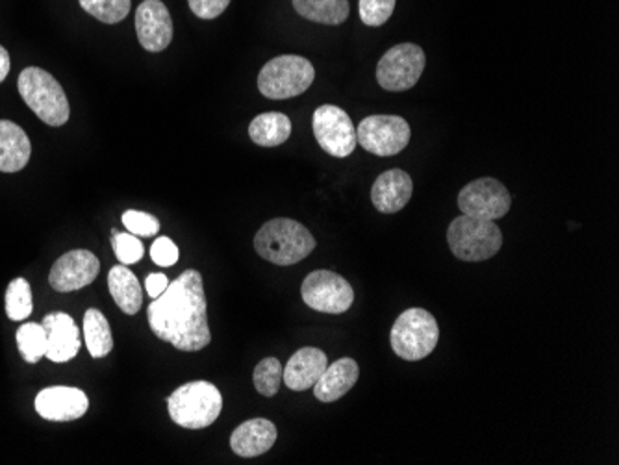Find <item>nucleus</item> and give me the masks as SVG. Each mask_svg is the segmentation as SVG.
<instances>
[{
  "label": "nucleus",
  "mask_w": 619,
  "mask_h": 465,
  "mask_svg": "<svg viewBox=\"0 0 619 465\" xmlns=\"http://www.w3.org/2000/svg\"><path fill=\"white\" fill-rule=\"evenodd\" d=\"M156 338L184 353H197L211 342L203 274L187 269L147 308Z\"/></svg>",
  "instance_id": "nucleus-1"
},
{
  "label": "nucleus",
  "mask_w": 619,
  "mask_h": 465,
  "mask_svg": "<svg viewBox=\"0 0 619 465\" xmlns=\"http://www.w3.org/2000/svg\"><path fill=\"white\" fill-rule=\"evenodd\" d=\"M254 248L275 266H293L314 253L316 240L304 224L293 219L267 221L254 236Z\"/></svg>",
  "instance_id": "nucleus-2"
},
{
  "label": "nucleus",
  "mask_w": 619,
  "mask_h": 465,
  "mask_svg": "<svg viewBox=\"0 0 619 465\" xmlns=\"http://www.w3.org/2000/svg\"><path fill=\"white\" fill-rule=\"evenodd\" d=\"M169 416L179 427L190 430L208 428L217 421L223 409V395L206 380L180 386L169 395Z\"/></svg>",
  "instance_id": "nucleus-3"
},
{
  "label": "nucleus",
  "mask_w": 619,
  "mask_h": 465,
  "mask_svg": "<svg viewBox=\"0 0 619 465\" xmlns=\"http://www.w3.org/2000/svg\"><path fill=\"white\" fill-rule=\"evenodd\" d=\"M438 342H440L438 321L430 311L423 308L404 310L391 327V348L403 360L420 362L427 358Z\"/></svg>",
  "instance_id": "nucleus-4"
},
{
  "label": "nucleus",
  "mask_w": 619,
  "mask_h": 465,
  "mask_svg": "<svg viewBox=\"0 0 619 465\" xmlns=\"http://www.w3.org/2000/svg\"><path fill=\"white\" fill-rule=\"evenodd\" d=\"M20 94L32 112L50 126H62L71 115L68 95L45 69L28 68L20 75Z\"/></svg>",
  "instance_id": "nucleus-5"
},
{
  "label": "nucleus",
  "mask_w": 619,
  "mask_h": 465,
  "mask_svg": "<svg viewBox=\"0 0 619 465\" xmlns=\"http://www.w3.org/2000/svg\"><path fill=\"white\" fill-rule=\"evenodd\" d=\"M447 243L459 260L484 261L501 250L502 232L494 221L462 213L449 224Z\"/></svg>",
  "instance_id": "nucleus-6"
},
{
  "label": "nucleus",
  "mask_w": 619,
  "mask_h": 465,
  "mask_svg": "<svg viewBox=\"0 0 619 465\" xmlns=\"http://www.w3.org/2000/svg\"><path fill=\"white\" fill-rule=\"evenodd\" d=\"M314 78H316V69L312 62L295 54H284L272 58L262 68L258 89L267 99H291L308 91Z\"/></svg>",
  "instance_id": "nucleus-7"
},
{
  "label": "nucleus",
  "mask_w": 619,
  "mask_h": 465,
  "mask_svg": "<svg viewBox=\"0 0 619 465\" xmlns=\"http://www.w3.org/2000/svg\"><path fill=\"white\" fill-rule=\"evenodd\" d=\"M425 65L427 57L420 45H396L378 62V86L393 94L409 91L422 78Z\"/></svg>",
  "instance_id": "nucleus-8"
},
{
  "label": "nucleus",
  "mask_w": 619,
  "mask_h": 465,
  "mask_svg": "<svg viewBox=\"0 0 619 465\" xmlns=\"http://www.w3.org/2000/svg\"><path fill=\"white\" fill-rule=\"evenodd\" d=\"M301 295L306 306L321 314H345L353 306L354 290L348 280L335 271H314L304 279Z\"/></svg>",
  "instance_id": "nucleus-9"
},
{
  "label": "nucleus",
  "mask_w": 619,
  "mask_h": 465,
  "mask_svg": "<svg viewBox=\"0 0 619 465\" xmlns=\"http://www.w3.org/2000/svg\"><path fill=\"white\" fill-rule=\"evenodd\" d=\"M314 136L319 147L335 158H348L356 149V129L340 106L323 105L312 118Z\"/></svg>",
  "instance_id": "nucleus-10"
},
{
  "label": "nucleus",
  "mask_w": 619,
  "mask_h": 465,
  "mask_svg": "<svg viewBox=\"0 0 619 465\" xmlns=\"http://www.w3.org/2000/svg\"><path fill=\"white\" fill-rule=\"evenodd\" d=\"M412 137L410 124L399 115H372L359 124L356 142L375 156H396L406 149Z\"/></svg>",
  "instance_id": "nucleus-11"
},
{
  "label": "nucleus",
  "mask_w": 619,
  "mask_h": 465,
  "mask_svg": "<svg viewBox=\"0 0 619 465\" xmlns=\"http://www.w3.org/2000/svg\"><path fill=\"white\" fill-rule=\"evenodd\" d=\"M512 199L507 187L497 179H477L462 187L459 193V208L464 216L496 221L507 216Z\"/></svg>",
  "instance_id": "nucleus-12"
},
{
  "label": "nucleus",
  "mask_w": 619,
  "mask_h": 465,
  "mask_svg": "<svg viewBox=\"0 0 619 465\" xmlns=\"http://www.w3.org/2000/svg\"><path fill=\"white\" fill-rule=\"evenodd\" d=\"M100 271V261L89 250H69L50 269L49 284L60 293L76 292L92 284Z\"/></svg>",
  "instance_id": "nucleus-13"
},
{
  "label": "nucleus",
  "mask_w": 619,
  "mask_h": 465,
  "mask_svg": "<svg viewBox=\"0 0 619 465\" xmlns=\"http://www.w3.org/2000/svg\"><path fill=\"white\" fill-rule=\"evenodd\" d=\"M137 39L143 49L161 52L173 41V20L161 0H143L136 10Z\"/></svg>",
  "instance_id": "nucleus-14"
},
{
  "label": "nucleus",
  "mask_w": 619,
  "mask_h": 465,
  "mask_svg": "<svg viewBox=\"0 0 619 465\" xmlns=\"http://www.w3.org/2000/svg\"><path fill=\"white\" fill-rule=\"evenodd\" d=\"M87 408V395L78 388H45L36 397V412L47 421H75L86 414Z\"/></svg>",
  "instance_id": "nucleus-15"
},
{
  "label": "nucleus",
  "mask_w": 619,
  "mask_h": 465,
  "mask_svg": "<svg viewBox=\"0 0 619 465\" xmlns=\"http://www.w3.org/2000/svg\"><path fill=\"white\" fill-rule=\"evenodd\" d=\"M45 334H47V353L50 362L63 364L73 360L81 351L78 327L68 314H49L44 319Z\"/></svg>",
  "instance_id": "nucleus-16"
},
{
  "label": "nucleus",
  "mask_w": 619,
  "mask_h": 465,
  "mask_svg": "<svg viewBox=\"0 0 619 465\" xmlns=\"http://www.w3.org/2000/svg\"><path fill=\"white\" fill-rule=\"evenodd\" d=\"M414 182L403 169H390L380 174L372 187V203L380 213H397L409 205Z\"/></svg>",
  "instance_id": "nucleus-17"
},
{
  "label": "nucleus",
  "mask_w": 619,
  "mask_h": 465,
  "mask_svg": "<svg viewBox=\"0 0 619 465\" xmlns=\"http://www.w3.org/2000/svg\"><path fill=\"white\" fill-rule=\"evenodd\" d=\"M327 366L329 358L321 348H299L298 353L291 356L288 366L282 369V380L291 391H306L316 386Z\"/></svg>",
  "instance_id": "nucleus-18"
},
{
  "label": "nucleus",
  "mask_w": 619,
  "mask_h": 465,
  "mask_svg": "<svg viewBox=\"0 0 619 465\" xmlns=\"http://www.w3.org/2000/svg\"><path fill=\"white\" fill-rule=\"evenodd\" d=\"M277 436V427L269 419H248L232 432L230 446L242 458H256L275 445Z\"/></svg>",
  "instance_id": "nucleus-19"
},
{
  "label": "nucleus",
  "mask_w": 619,
  "mask_h": 465,
  "mask_svg": "<svg viewBox=\"0 0 619 465\" xmlns=\"http://www.w3.org/2000/svg\"><path fill=\"white\" fill-rule=\"evenodd\" d=\"M359 377V364L353 358H341L327 366L314 386V395L321 403H336L338 399L348 395L349 391L353 390Z\"/></svg>",
  "instance_id": "nucleus-20"
},
{
  "label": "nucleus",
  "mask_w": 619,
  "mask_h": 465,
  "mask_svg": "<svg viewBox=\"0 0 619 465\" xmlns=\"http://www.w3.org/2000/svg\"><path fill=\"white\" fill-rule=\"evenodd\" d=\"M32 145L26 132L12 121H0V173H17L31 160Z\"/></svg>",
  "instance_id": "nucleus-21"
},
{
  "label": "nucleus",
  "mask_w": 619,
  "mask_h": 465,
  "mask_svg": "<svg viewBox=\"0 0 619 465\" xmlns=\"http://www.w3.org/2000/svg\"><path fill=\"white\" fill-rule=\"evenodd\" d=\"M108 287L113 301L126 316H134L139 311L143 303L142 285L131 269H126V266L112 267L108 274Z\"/></svg>",
  "instance_id": "nucleus-22"
},
{
  "label": "nucleus",
  "mask_w": 619,
  "mask_h": 465,
  "mask_svg": "<svg viewBox=\"0 0 619 465\" xmlns=\"http://www.w3.org/2000/svg\"><path fill=\"white\" fill-rule=\"evenodd\" d=\"M248 136L260 147H279L290 139V118L280 112L262 113L248 124Z\"/></svg>",
  "instance_id": "nucleus-23"
},
{
  "label": "nucleus",
  "mask_w": 619,
  "mask_h": 465,
  "mask_svg": "<svg viewBox=\"0 0 619 465\" xmlns=\"http://www.w3.org/2000/svg\"><path fill=\"white\" fill-rule=\"evenodd\" d=\"M293 8L304 20L330 26L345 23L351 12L348 0H293Z\"/></svg>",
  "instance_id": "nucleus-24"
},
{
  "label": "nucleus",
  "mask_w": 619,
  "mask_h": 465,
  "mask_svg": "<svg viewBox=\"0 0 619 465\" xmlns=\"http://www.w3.org/2000/svg\"><path fill=\"white\" fill-rule=\"evenodd\" d=\"M84 335H86L87 351L94 358H105V356L112 353L113 335L105 314H100L95 308H89L86 311V316H84Z\"/></svg>",
  "instance_id": "nucleus-25"
},
{
  "label": "nucleus",
  "mask_w": 619,
  "mask_h": 465,
  "mask_svg": "<svg viewBox=\"0 0 619 465\" xmlns=\"http://www.w3.org/2000/svg\"><path fill=\"white\" fill-rule=\"evenodd\" d=\"M17 347L25 362L38 364L47 353V334H45L44 325H23L17 330Z\"/></svg>",
  "instance_id": "nucleus-26"
},
{
  "label": "nucleus",
  "mask_w": 619,
  "mask_h": 465,
  "mask_svg": "<svg viewBox=\"0 0 619 465\" xmlns=\"http://www.w3.org/2000/svg\"><path fill=\"white\" fill-rule=\"evenodd\" d=\"M84 12L106 25H116L131 13V0H78Z\"/></svg>",
  "instance_id": "nucleus-27"
},
{
  "label": "nucleus",
  "mask_w": 619,
  "mask_h": 465,
  "mask_svg": "<svg viewBox=\"0 0 619 465\" xmlns=\"http://www.w3.org/2000/svg\"><path fill=\"white\" fill-rule=\"evenodd\" d=\"M34 310L31 284L25 279H15L8 285L7 314L12 321H23Z\"/></svg>",
  "instance_id": "nucleus-28"
},
{
  "label": "nucleus",
  "mask_w": 619,
  "mask_h": 465,
  "mask_svg": "<svg viewBox=\"0 0 619 465\" xmlns=\"http://www.w3.org/2000/svg\"><path fill=\"white\" fill-rule=\"evenodd\" d=\"M254 388L264 397H275L282 384V364L277 358H264L254 367Z\"/></svg>",
  "instance_id": "nucleus-29"
},
{
  "label": "nucleus",
  "mask_w": 619,
  "mask_h": 465,
  "mask_svg": "<svg viewBox=\"0 0 619 465\" xmlns=\"http://www.w3.org/2000/svg\"><path fill=\"white\" fill-rule=\"evenodd\" d=\"M397 0H360V20L367 26H383L396 10Z\"/></svg>",
  "instance_id": "nucleus-30"
},
{
  "label": "nucleus",
  "mask_w": 619,
  "mask_h": 465,
  "mask_svg": "<svg viewBox=\"0 0 619 465\" xmlns=\"http://www.w3.org/2000/svg\"><path fill=\"white\" fill-rule=\"evenodd\" d=\"M112 247L113 253L118 256V260L123 264V266H132V264H137L142 260L143 255H145V247L143 243L137 240L134 234H113L112 236Z\"/></svg>",
  "instance_id": "nucleus-31"
},
{
  "label": "nucleus",
  "mask_w": 619,
  "mask_h": 465,
  "mask_svg": "<svg viewBox=\"0 0 619 465\" xmlns=\"http://www.w3.org/2000/svg\"><path fill=\"white\" fill-rule=\"evenodd\" d=\"M123 224L131 234L137 237H153L160 230V221L145 211H124Z\"/></svg>",
  "instance_id": "nucleus-32"
},
{
  "label": "nucleus",
  "mask_w": 619,
  "mask_h": 465,
  "mask_svg": "<svg viewBox=\"0 0 619 465\" xmlns=\"http://www.w3.org/2000/svg\"><path fill=\"white\" fill-rule=\"evenodd\" d=\"M150 258H153L156 266H174L180 258L179 247H177L173 240H169V237H158V240L153 243V247H150Z\"/></svg>",
  "instance_id": "nucleus-33"
},
{
  "label": "nucleus",
  "mask_w": 619,
  "mask_h": 465,
  "mask_svg": "<svg viewBox=\"0 0 619 465\" xmlns=\"http://www.w3.org/2000/svg\"><path fill=\"white\" fill-rule=\"evenodd\" d=\"M190 10L198 20H216L229 8L230 0H187Z\"/></svg>",
  "instance_id": "nucleus-34"
},
{
  "label": "nucleus",
  "mask_w": 619,
  "mask_h": 465,
  "mask_svg": "<svg viewBox=\"0 0 619 465\" xmlns=\"http://www.w3.org/2000/svg\"><path fill=\"white\" fill-rule=\"evenodd\" d=\"M169 279L166 274L155 273L149 274L145 280V290L149 293L150 297H160L161 293L168 290Z\"/></svg>",
  "instance_id": "nucleus-35"
},
{
  "label": "nucleus",
  "mask_w": 619,
  "mask_h": 465,
  "mask_svg": "<svg viewBox=\"0 0 619 465\" xmlns=\"http://www.w3.org/2000/svg\"><path fill=\"white\" fill-rule=\"evenodd\" d=\"M10 54L4 47H0V82L7 81L8 73H10Z\"/></svg>",
  "instance_id": "nucleus-36"
}]
</instances>
